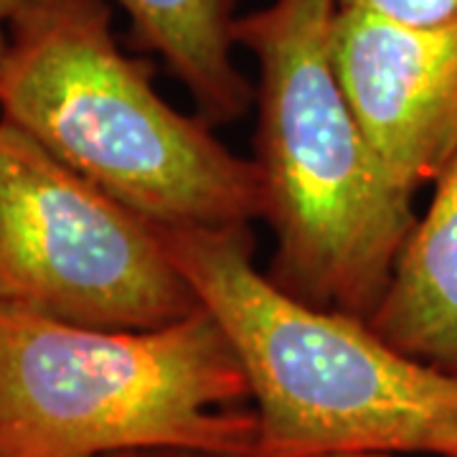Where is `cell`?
<instances>
[{
  "label": "cell",
  "instance_id": "1",
  "mask_svg": "<svg viewBox=\"0 0 457 457\" xmlns=\"http://www.w3.org/2000/svg\"><path fill=\"white\" fill-rule=\"evenodd\" d=\"M165 252L221 326L257 411L254 457H457V376L318 308L257 270L249 228L161 227Z\"/></svg>",
  "mask_w": 457,
  "mask_h": 457
},
{
  "label": "cell",
  "instance_id": "2",
  "mask_svg": "<svg viewBox=\"0 0 457 457\" xmlns=\"http://www.w3.org/2000/svg\"><path fill=\"white\" fill-rule=\"evenodd\" d=\"M333 0H272L237 18L257 59V158L270 278L318 308L371 318L417 224L361 128L330 56Z\"/></svg>",
  "mask_w": 457,
  "mask_h": 457
},
{
  "label": "cell",
  "instance_id": "3",
  "mask_svg": "<svg viewBox=\"0 0 457 457\" xmlns=\"http://www.w3.org/2000/svg\"><path fill=\"white\" fill-rule=\"evenodd\" d=\"M0 117L158 227L249 228L260 170L120 49L104 0H31L0 64Z\"/></svg>",
  "mask_w": 457,
  "mask_h": 457
},
{
  "label": "cell",
  "instance_id": "4",
  "mask_svg": "<svg viewBox=\"0 0 457 457\" xmlns=\"http://www.w3.org/2000/svg\"><path fill=\"white\" fill-rule=\"evenodd\" d=\"M254 457L246 374L204 308L92 328L0 305V457Z\"/></svg>",
  "mask_w": 457,
  "mask_h": 457
},
{
  "label": "cell",
  "instance_id": "5",
  "mask_svg": "<svg viewBox=\"0 0 457 457\" xmlns=\"http://www.w3.org/2000/svg\"><path fill=\"white\" fill-rule=\"evenodd\" d=\"M0 305L92 328H161L201 308L161 227L0 117Z\"/></svg>",
  "mask_w": 457,
  "mask_h": 457
},
{
  "label": "cell",
  "instance_id": "6",
  "mask_svg": "<svg viewBox=\"0 0 457 457\" xmlns=\"http://www.w3.org/2000/svg\"><path fill=\"white\" fill-rule=\"evenodd\" d=\"M330 56L378 161L414 198L457 155V26L417 29L336 8Z\"/></svg>",
  "mask_w": 457,
  "mask_h": 457
},
{
  "label": "cell",
  "instance_id": "7",
  "mask_svg": "<svg viewBox=\"0 0 457 457\" xmlns=\"http://www.w3.org/2000/svg\"><path fill=\"white\" fill-rule=\"evenodd\" d=\"M369 323L399 351L457 376V155L435 180Z\"/></svg>",
  "mask_w": 457,
  "mask_h": 457
},
{
  "label": "cell",
  "instance_id": "8",
  "mask_svg": "<svg viewBox=\"0 0 457 457\" xmlns=\"http://www.w3.org/2000/svg\"><path fill=\"white\" fill-rule=\"evenodd\" d=\"M130 18L132 36L163 59L209 125L237 122L254 89L234 62V0H114Z\"/></svg>",
  "mask_w": 457,
  "mask_h": 457
},
{
  "label": "cell",
  "instance_id": "9",
  "mask_svg": "<svg viewBox=\"0 0 457 457\" xmlns=\"http://www.w3.org/2000/svg\"><path fill=\"white\" fill-rule=\"evenodd\" d=\"M336 8L359 11L417 29L457 26V0H333Z\"/></svg>",
  "mask_w": 457,
  "mask_h": 457
},
{
  "label": "cell",
  "instance_id": "10",
  "mask_svg": "<svg viewBox=\"0 0 457 457\" xmlns=\"http://www.w3.org/2000/svg\"><path fill=\"white\" fill-rule=\"evenodd\" d=\"M31 0H0V64L8 49V38H11V26L18 18V13L29 5Z\"/></svg>",
  "mask_w": 457,
  "mask_h": 457
},
{
  "label": "cell",
  "instance_id": "11",
  "mask_svg": "<svg viewBox=\"0 0 457 457\" xmlns=\"http://www.w3.org/2000/svg\"><path fill=\"white\" fill-rule=\"evenodd\" d=\"M110 457H183V455H170V453H122V455H110Z\"/></svg>",
  "mask_w": 457,
  "mask_h": 457
},
{
  "label": "cell",
  "instance_id": "12",
  "mask_svg": "<svg viewBox=\"0 0 457 457\" xmlns=\"http://www.w3.org/2000/svg\"><path fill=\"white\" fill-rule=\"evenodd\" d=\"M341 457H417V455H386V453H374V455H341ZM432 457V455H422Z\"/></svg>",
  "mask_w": 457,
  "mask_h": 457
}]
</instances>
